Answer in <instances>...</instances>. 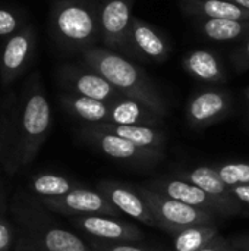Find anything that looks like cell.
<instances>
[{
  "label": "cell",
  "instance_id": "obj_1",
  "mask_svg": "<svg viewBox=\"0 0 249 251\" xmlns=\"http://www.w3.org/2000/svg\"><path fill=\"white\" fill-rule=\"evenodd\" d=\"M82 54L84 65L107 79L120 94L138 100L158 113L167 115V104L145 71L135 65L132 59L106 47H91Z\"/></svg>",
  "mask_w": 249,
  "mask_h": 251
},
{
  "label": "cell",
  "instance_id": "obj_2",
  "mask_svg": "<svg viewBox=\"0 0 249 251\" xmlns=\"http://www.w3.org/2000/svg\"><path fill=\"white\" fill-rule=\"evenodd\" d=\"M13 113L16 160L26 166L37 157L51 128V107L38 72L26 79Z\"/></svg>",
  "mask_w": 249,
  "mask_h": 251
},
{
  "label": "cell",
  "instance_id": "obj_3",
  "mask_svg": "<svg viewBox=\"0 0 249 251\" xmlns=\"http://www.w3.org/2000/svg\"><path fill=\"white\" fill-rule=\"evenodd\" d=\"M50 32L63 50L84 53L101 41L100 0H56L50 10Z\"/></svg>",
  "mask_w": 249,
  "mask_h": 251
},
{
  "label": "cell",
  "instance_id": "obj_4",
  "mask_svg": "<svg viewBox=\"0 0 249 251\" xmlns=\"http://www.w3.org/2000/svg\"><path fill=\"white\" fill-rule=\"evenodd\" d=\"M136 190L148 204L158 228L172 235L198 225H214L216 218L219 216L213 212L169 199L148 187H138Z\"/></svg>",
  "mask_w": 249,
  "mask_h": 251
},
{
  "label": "cell",
  "instance_id": "obj_5",
  "mask_svg": "<svg viewBox=\"0 0 249 251\" xmlns=\"http://www.w3.org/2000/svg\"><path fill=\"white\" fill-rule=\"evenodd\" d=\"M134 0H100V28L103 47L136 59L132 46Z\"/></svg>",
  "mask_w": 249,
  "mask_h": 251
},
{
  "label": "cell",
  "instance_id": "obj_6",
  "mask_svg": "<svg viewBox=\"0 0 249 251\" xmlns=\"http://www.w3.org/2000/svg\"><path fill=\"white\" fill-rule=\"evenodd\" d=\"M81 135L84 140H87L90 144H92L95 149H98L104 156L129 163V165H154L158 160H161L163 156L150 151L147 149H142L132 141L122 138L116 134L107 132L101 129L98 125H87L81 129Z\"/></svg>",
  "mask_w": 249,
  "mask_h": 251
},
{
  "label": "cell",
  "instance_id": "obj_7",
  "mask_svg": "<svg viewBox=\"0 0 249 251\" xmlns=\"http://www.w3.org/2000/svg\"><path fill=\"white\" fill-rule=\"evenodd\" d=\"M43 207L57 212L65 216H87V215H106L120 218V212L109 201V199L98 190H88L84 187L60 197H44L37 200Z\"/></svg>",
  "mask_w": 249,
  "mask_h": 251
},
{
  "label": "cell",
  "instance_id": "obj_8",
  "mask_svg": "<svg viewBox=\"0 0 249 251\" xmlns=\"http://www.w3.org/2000/svg\"><path fill=\"white\" fill-rule=\"evenodd\" d=\"M37 35L31 24L7 38L0 56V84L10 87L31 65L35 53Z\"/></svg>",
  "mask_w": 249,
  "mask_h": 251
},
{
  "label": "cell",
  "instance_id": "obj_9",
  "mask_svg": "<svg viewBox=\"0 0 249 251\" xmlns=\"http://www.w3.org/2000/svg\"><path fill=\"white\" fill-rule=\"evenodd\" d=\"M59 82L66 88V93L95 99L106 103H113L123 97L107 79L91 68L79 65H63L57 71Z\"/></svg>",
  "mask_w": 249,
  "mask_h": 251
},
{
  "label": "cell",
  "instance_id": "obj_10",
  "mask_svg": "<svg viewBox=\"0 0 249 251\" xmlns=\"http://www.w3.org/2000/svg\"><path fill=\"white\" fill-rule=\"evenodd\" d=\"M72 224L88 238L106 243H141L142 231L134 224L125 222L120 218L106 215L70 216Z\"/></svg>",
  "mask_w": 249,
  "mask_h": 251
},
{
  "label": "cell",
  "instance_id": "obj_11",
  "mask_svg": "<svg viewBox=\"0 0 249 251\" xmlns=\"http://www.w3.org/2000/svg\"><path fill=\"white\" fill-rule=\"evenodd\" d=\"M16 251H92V249L79 235L53 226L35 232L25 229L16 241Z\"/></svg>",
  "mask_w": 249,
  "mask_h": 251
},
{
  "label": "cell",
  "instance_id": "obj_12",
  "mask_svg": "<svg viewBox=\"0 0 249 251\" xmlns=\"http://www.w3.org/2000/svg\"><path fill=\"white\" fill-rule=\"evenodd\" d=\"M179 178L186 179L203 191H205L211 199H214L225 210L226 216L238 215L242 212V204L233 196L232 188L222 179L217 168L213 166H197L188 172H183Z\"/></svg>",
  "mask_w": 249,
  "mask_h": 251
},
{
  "label": "cell",
  "instance_id": "obj_13",
  "mask_svg": "<svg viewBox=\"0 0 249 251\" xmlns=\"http://www.w3.org/2000/svg\"><path fill=\"white\" fill-rule=\"evenodd\" d=\"M98 191L103 193L122 215H126L128 218L138 221L147 226L158 228L157 221L154 219L148 204L138 193V190L135 191L126 185L113 181H101L98 184Z\"/></svg>",
  "mask_w": 249,
  "mask_h": 251
},
{
  "label": "cell",
  "instance_id": "obj_14",
  "mask_svg": "<svg viewBox=\"0 0 249 251\" xmlns=\"http://www.w3.org/2000/svg\"><path fill=\"white\" fill-rule=\"evenodd\" d=\"M148 188H151L153 191L163 194L169 199L182 201L185 204L194 206V207H200L208 212H213L219 216H226L223 207L214 200L211 199L205 191H203L200 187H197L195 184L182 179V178H163L158 179L156 182H151L148 185Z\"/></svg>",
  "mask_w": 249,
  "mask_h": 251
},
{
  "label": "cell",
  "instance_id": "obj_15",
  "mask_svg": "<svg viewBox=\"0 0 249 251\" xmlns=\"http://www.w3.org/2000/svg\"><path fill=\"white\" fill-rule=\"evenodd\" d=\"M230 107V99L225 91L205 90L195 94L188 103V121L192 126L204 128L220 121Z\"/></svg>",
  "mask_w": 249,
  "mask_h": 251
},
{
  "label": "cell",
  "instance_id": "obj_16",
  "mask_svg": "<svg viewBox=\"0 0 249 251\" xmlns=\"http://www.w3.org/2000/svg\"><path fill=\"white\" fill-rule=\"evenodd\" d=\"M132 46L138 60L144 62H164L169 56L170 46L166 38L148 22L134 16L132 18Z\"/></svg>",
  "mask_w": 249,
  "mask_h": 251
},
{
  "label": "cell",
  "instance_id": "obj_17",
  "mask_svg": "<svg viewBox=\"0 0 249 251\" xmlns=\"http://www.w3.org/2000/svg\"><path fill=\"white\" fill-rule=\"evenodd\" d=\"M109 124L158 126L163 124V118L144 103L123 96L112 103Z\"/></svg>",
  "mask_w": 249,
  "mask_h": 251
},
{
  "label": "cell",
  "instance_id": "obj_18",
  "mask_svg": "<svg viewBox=\"0 0 249 251\" xmlns=\"http://www.w3.org/2000/svg\"><path fill=\"white\" fill-rule=\"evenodd\" d=\"M98 126L107 132L116 134L122 138L132 141L134 144L154 151L160 156L164 153L166 134L157 126L147 125H116V124H98Z\"/></svg>",
  "mask_w": 249,
  "mask_h": 251
},
{
  "label": "cell",
  "instance_id": "obj_19",
  "mask_svg": "<svg viewBox=\"0 0 249 251\" xmlns=\"http://www.w3.org/2000/svg\"><path fill=\"white\" fill-rule=\"evenodd\" d=\"M62 106L75 118L85 122L87 125L109 124L110 121V106L112 103L100 101L95 99L65 93L60 96Z\"/></svg>",
  "mask_w": 249,
  "mask_h": 251
},
{
  "label": "cell",
  "instance_id": "obj_20",
  "mask_svg": "<svg viewBox=\"0 0 249 251\" xmlns=\"http://www.w3.org/2000/svg\"><path fill=\"white\" fill-rule=\"evenodd\" d=\"M182 7L204 19L249 21V10L226 0H181Z\"/></svg>",
  "mask_w": 249,
  "mask_h": 251
},
{
  "label": "cell",
  "instance_id": "obj_21",
  "mask_svg": "<svg viewBox=\"0 0 249 251\" xmlns=\"http://www.w3.org/2000/svg\"><path fill=\"white\" fill-rule=\"evenodd\" d=\"M185 69L197 79L208 84L225 82L226 76L217 56L207 50H194L183 57Z\"/></svg>",
  "mask_w": 249,
  "mask_h": 251
},
{
  "label": "cell",
  "instance_id": "obj_22",
  "mask_svg": "<svg viewBox=\"0 0 249 251\" xmlns=\"http://www.w3.org/2000/svg\"><path fill=\"white\" fill-rule=\"evenodd\" d=\"M219 231L216 225H198L192 228H186L173 237V250L175 251H200L208 246L216 237Z\"/></svg>",
  "mask_w": 249,
  "mask_h": 251
},
{
  "label": "cell",
  "instance_id": "obj_23",
  "mask_svg": "<svg viewBox=\"0 0 249 251\" xmlns=\"http://www.w3.org/2000/svg\"><path fill=\"white\" fill-rule=\"evenodd\" d=\"M81 185L60 175L41 174L29 181V191L37 196V199L44 197H60L65 196Z\"/></svg>",
  "mask_w": 249,
  "mask_h": 251
},
{
  "label": "cell",
  "instance_id": "obj_24",
  "mask_svg": "<svg viewBox=\"0 0 249 251\" xmlns=\"http://www.w3.org/2000/svg\"><path fill=\"white\" fill-rule=\"evenodd\" d=\"M201 29L214 41H232L249 31V21L236 19H203Z\"/></svg>",
  "mask_w": 249,
  "mask_h": 251
},
{
  "label": "cell",
  "instance_id": "obj_25",
  "mask_svg": "<svg viewBox=\"0 0 249 251\" xmlns=\"http://www.w3.org/2000/svg\"><path fill=\"white\" fill-rule=\"evenodd\" d=\"M222 179L229 187L249 185V163L245 162H230L217 166Z\"/></svg>",
  "mask_w": 249,
  "mask_h": 251
},
{
  "label": "cell",
  "instance_id": "obj_26",
  "mask_svg": "<svg viewBox=\"0 0 249 251\" xmlns=\"http://www.w3.org/2000/svg\"><path fill=\"white\" fill-rule=\"evenodd\" d=\"M26 24L22 22L21 16L10 9H0V38H9L21 31Z\"/></svg>",
  "mask_w": 249,
  "mask_h": 251
},
{
  "label": "cell",
  "instance_id": "obj_27",
  "mask_svg": "<svg viewBox=\"0 0 249 251\" xmlns=\"http://www.w3.org/2000/svg\"><path fill=\"white\" fill-rule=\"evenodd\" d=\"M88 244L91 246L92 251H157L148 247L136 246L138 243H106L88 238Z\"/></svg>",
  "mask_w": 249,
  "mask_h": 251
},
{
  "label": "cell",
  "instance_id": "obj_28",
  "mask_svg": "<svg viewBox=\"0 0 249 251\" xmlns=\"http://www.w3.org/2000/svg\"><path fill=\"white\" fill-rule=\"evenodd\" d=\"M15 138V113L4 115L0 109V156L4 151V143Z\"/></svg>",
  "mask_w": 249,
  "mask_h": 251
},
{
  "label": "cell",
  "instance_id": "obj_29",
  "mask_svg": "<svg viewBox=\"0 0 249 251\" xmlns=\"http://www.w3.org/2000/svg\"><path fill=\"white\" fill-rule=\"evenodd\" d=\"M15 244V232L12 224L0 216V251H12V247Z\"/></svg>",
  "mask_w": 249,
  "mask_h": 251
},
{
  "label": "cell",
  "instance_id": "obj_30",
  "mask_svg": "<svg viewBox=\"0 0 249 251\" xmlns=\"http://www.w3.org/2000/svg\"><path fill=\"white\" fill-rule=\"evenodd\" d=\"M200 251H239V249L233 244L232 240H226V238L217 235L208 246H205Z\"/></svg>",
  "mask_w": 249,
  "mask_h": 251
},
{
  "label": "cell",
  "instance_id": "obj_31",
  "mask_svg": "<svg viewBox=\"0 0 249 251\" xmlns=\"http://www.w3.org/2000/svg\"><path fill=\"white\" fill-rule=\"evenodd\" d=\"M233 196L239 200V203L242 204V207L245 206L249 209V185H236V187H230Z\"/></svg>",
  "mask_w": 249,
  "mask_h": 251
},
{
  "label": "cell",
  "instance_id": "obj_32",
  "mask_svg": "<svg viewBox=\"0 0 249 251\" xmlns=\"http://www.w3.org/2000/svg\"><path fill=\"white\" fill-rule=\"evenodd\" d=\"M232 241L239 249V251H249V238H239V240H232Z\"/></svg>",
  "mask_w": 249,
  "mask_h": 251
},
{
  "label": "cell",
  "instance_id": "obj_33",
  "mask_svg": "<svg viewBox=\"0 0 249 251\" xmlns=\"http://www.w3.org/2000/svg\"><path fill=\"white\" fill-rule=\"evenodd\" d=\"M226 1H230V3H235L244 9H248L249 10V0H226Z\"/></svg>",
  "mask_w": 249,
  "mask_h": 251
},
{
  "label": "cell",
  "instance_id": "obj_34",
  "mask_svg": "<svg viewBox=\"0 0 249 251\" xmlns=\"http://www.w3.org/2000/svg\"><path fill=\"white\" fill-rule=\"evenodd\" d=\"M3 207H4V193H3V188H1V184H0V216H1Z\"/></svg>",
  "mask_w": 249,
  "mask_h": 251
},
{
  "label": "cell",
  "instance_id": "obj_35",
  "mask_svg": "<svg viewBox=\"0 0 249 251\" xmlns=\"http://www.w3.org/2000/svg\"><path fill=\"white\" fill-rule=\"evenodd\" d=\"M244 51H245V56L249 59V38L248 41H247V44H245V49H244Z\"/></svg>",
  "mask_w": 249,
  "mask_h": 251
},
{
  "label": "cell",
  "instance_id": "obj_36",
  "mask_svg": "<svg viewBox=\"0 0 249 251\" xmlns=\"http://www.w3.org/2000/svg\"><path fill=\"white\" fill-rule=\"evenodd\" d=\"M248 97H249V91H248Z\"/></svg>",
  "mask_w": 249,
  "mask_h": 251
}]
</instances>
